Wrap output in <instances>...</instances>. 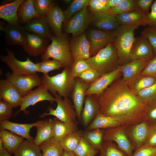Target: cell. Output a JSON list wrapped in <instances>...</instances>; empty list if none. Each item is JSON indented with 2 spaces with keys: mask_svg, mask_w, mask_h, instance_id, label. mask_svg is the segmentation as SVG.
<instances>
[{
  "mask_svg": "<svg viewBox=\"0 0 156 156\" xmlns=\"http://www.w3.org/2000/svg\"><path fill=\"white\" fill-rule=\"evenodd\" d=\"M86 61L92 68L96 70L101 75L112 71L119 66L117 51L114 42L108 44Z\"/></svg>",
  "mask_w": 156,
  "mask_h": 156,
  "instance_id": "2",
  "label": "cell"
},
{
  "mask_svg": "<svg viewBox=\"0 0 156 156\" xmlns=\"http://www.w3.org/2000/svg\"><path fill=\"white\" fill-rule=\"evenodd\" d=\"M47 86L43 84L36 89L29 92L26 95L23 97L20 109L13 115L15 117L21 111H23L25 114H28L29 112L26 109L31 105H34L36 103L43 101H47L52 104L55 101V99L48 92Z\"/></svg>",
  "mask_w": 156,
  "mask_h": 156,
  "instance_id": "9",
  "label": "cell"
},
{
  "mask_svg": "<svg viewBox=\"0 0 156 156\" xmlns=\"http://www.w3.org/2000/svg\"><path fill=\"white\" fill-rule=\"evenodd\" d=\"M141 34L147 39L156 55V29L149 26L146 27L142 31Z\"/></svg>",
  "mask_w": 156,
  "mask_h": 156,
  "instance_id": "49",
  "label": "cell"
},
{
  "mask_svg": "<svg viewBox=\"0 0 156 156\" xmlns=\"http://www.w3.org/2000/svg\"><path fill=\"white\" fill-rule=\"evenodd\" d=\"M73 152L76 156H96L99 151L94 148L82 137Z\"/></svg>",
  "mask_w": 156,
  "mask_h": 156,
  "instance_id": "41",
  "label": "cell"
},
{
  "mask_svg": "<svg viewBox=\"0 0 156 156\" xmlns=\"http://www.w3.org/2000/svg\"><path fill=\"white\" fill-rule=\"evenodd\" d=\"M101 76V75L96 70L91 68L85 71L77 77L90 85L98 79Z\"/></svg>",
  "mask_w": 156,
  "mask_h": 156,
  "instance_id": "47",
  "label": "cell"
},
{
  "mask_svg": "<svg viewBox=\"0 0 156 156\" xmlns=\"http://www.w3.org/2000/svg\"><path fill=\"white\" fill-rule=\"evenodd\" d=\"M52 119L43 120L40 124L35 126L37 132L34 142L39 146L46 140L53 138Z\"/></svg>",
  "mask_w": 156,
  "mask_h": 156,
  "instance_id": "32",
  "label": "cell"
},
{
  "mask_svg": "<svg viewBox=\"0 0 156 156\" xmlns=\"http://www.w3.org/2000/svg\"><path fill=\"white\" fill-rule=\"evenodd\" d=\"M51 44L48 45L45 53L41 55L42 61L52 58L62 63L64 68H70L73 62L66 34L60 36H52Z\"/></svg>",
  "mask_w": 156,
  "mask_h": 156,
  "instance_id": "3",
  "label": "cell"
},
{
  "mask_svg": "<svg viewBox=\"0 0 156 156\" xmlns=\"http://www.w3.org/2000/svg\"><path fill=\"white\" fill-rule=\"evenodd\" d=\"M144 145L149 147L156 146V123L149 125L147 138Z\"/></svg>",
  "mask_w": 156,
  "mask_h": 156,
  "instance_id": "53",
  "label": "cell"
},
{
  "mask_svg": "<svg viewBox=\"0 0 156 156\" xmlns=\"http://www.w3.org/2000/svg\"><path fill=\"white\" fill-rule=\"evenodd\" d=\"M103 141L114 142L118 148L128 156H132L135 148L128 139L125 131V127L121 125L104 129Z\"/></svg>",
  "mask_w": 156,
  "mask_h": 156,
  "instance_id": "11",
  "label": "cell"
},
{
  "mask_svg": "<svg viewBox=\"0 0 156 156\" xmlns=\"http://www.w3.org/2000/svg\"><path fill=\"white\" fill-rule=\"evenodd\" d=\"M63 156H76L73 152H68L64 151Z\"/></svg>",
  "mask_w": 156,
  "mask_h": 156,
  "instance_id": "59",
  "label": "cell"
},
{
  "mask_svg": "<svg viewBox=\"0 0 156 156\" xmlns=\"http://www.w3.org/2000/svg\"><path fill=\"white\" fill-rule=\"evenodd\" d=\"M42 83L46 85L51 93L57 92L64 98L70 97L75 83L71 75L70 68H65L60 73L53 76L43 75Z\"/></svg>",
  "mask_w": 156,
  "mask_h": 156,
  "instance_id": "5",
  "label": "cell"
},
{
  "mask_svg": "<svg viewBox=\"0 0 156 156\" xmlns=\"http://www.w3.org/2000/svg\"><path fill=\"white\" fill-rule=\"evenodd\" d=\"M148 25L156 29V0L154 1L151 6V10L148 15Z\"/></svg>",
  "mask_w": 156,
  "mask_h": 156,
  "instance_id": "55",
  "label": "cell"
},
{
  "mask_svg": "<svg viewBox=\"0 0 156 156\" xmlns=\"http://www.w3.org/2000/svg\"><path fill=\"white\" fill-rule=\"evenodd\" d=\"M23 97L16 88L6 79L0 80V99L16 109L20 106Z\"/></svg>",
  "mask_w": 156,
  "mask_h": 156,
  "instance_id": "17",
  "label": "cell"
},
{
  "mask_svg": "<svg viewBox=\"0 0 156 156\" xmlns=\"http://www.w3.org/2000/svg\"><path fill=\"white\" fill-rule=\"evenodd\" d=\"M146 120L150 124L156 123V102L146 105Z\"/></svg>",
  "mask_w": 156,
  "mask_h": 156,
  "instance_id": "51",
  "label": "cell"
},
{
  "mask_svg": "<svg viewBox=\"0 0 156 156\" xmlns=\"http://www.w3.org/2000/svg\"><path fill=\"white\" fill-rule=\"evenodd\" d=\"M84 107L81 114V122L86 128L93 120L99 112L98 96L92 94L86 96Z\"/></svg>",
  "mask_w": 156,
  "mask_h": 156,
  "instance_id": "19",
  "label": "cell"
},
{
  "mask_svg": "<svg viewBox=\"0 0 156 156\" xmlns=\"http://www.w3.org/2000/svg\"><path fill=\"white\" fill-rule=\"evenodd\" d=\"M50 27L56 36H60L62 33V25L64 22V12L57 5L52 6L45 16Z\"/></svg>",
  "mask_w": 156,
  "mask_h": 156,
  "instance_id": "27",
  "label": "cell"
},
{
  "mask_svg": "<svg viewBox=\"0 0 156 156\" xmlns=\"http://www.w3.org/2000/svg\"><path fill=\"white\" fill-rule=\"evenodd\" d=\"M154 1L153 0H135L138 7L148 15L149 13L150 7Z\"/></svg>",
  "mask_w": 156,
  "mask_h": 156,
  "instance_id": "56",
  "label": "cell"
},
{
  "mask_svg": "<svg viewBox=\"0 0 156 156\" xmlns=\"http://www.w3.org/2000/svg\"><path fill=\"white\" fill-rule=\"evenodd\" d=\"M69 46L73 61L78 58L86 60L90 57V46L85 34L73 37Z\"/></svg>",
  "mask_w": 156,
  "mask_h": 156,
  "instance_id": "22",
  "label": "cell"
},
{
  "mask_svg": "<svg viewBox=\"0 0 156 156\" xmlns=\"http://www.w3.org/2000/svg\"><path fill=\"white\" fill-rule=\"evenodd\" d=\"M107 0H90L89 6L92 12H106L105 5Z\"/></svg>",
  "mask_w": 156,
  "mask_h": 156,
  "instance_id": "52",
  "label": "cell"
},
{
  "mask_svg": "<svg viewBox=\"0 0 156 156\" xmlns=\"http://www.w3.org/2000/svg\"><path fill=\"white\" fill-rule=\"evenodd\" d=\"M24 27L27 31L36 34L48 39H50L52 36L45 16L32 19Z\"/></svg>",
  "mask_w": 156,
  "mask_h": 156,
  "instance_id": "26",
  "label": "cell"
},
{
  "mask_svg": "<svg viewBox=\"0 0 156 156\" xmlns=\"http://www.w3.org/2000/svg\"><path fill=\"white\" fill-rule=\"evenodd\" d=\"M92 13L87 7L81 10L65 23L66 32L72 34L73 37L78 36L83 34L90 23Z\"/></svg>",
  "mask_w": 156,
  "mask_h": 156,
  "instance_id": "10",
  "label": "cell"
},
{
  "mask_svg": "<svg viewBox=\"0 0 156 156\" xmlns=\"http://www.w3.org/2000/svg\"><path fill=\"white\" fill-rule=\"evenodd\" d=\"M104 130L99 129L83 131L82 136L94 148L99 150L103 141Z\"/></svg>",
  "mask_w": 156,
  "mask_h": 156,
  "instance_id": "38",
  "label": "cell"
},
{
  "mask_svg": "<svg viewBox=\"0 0 156 156\" xmlns=\"http://www.w3.org/2000/svg\"><path fill=\"white\" fill-rule=\"evenodd\" d=\"M0 138L3 148L11 155L24 141L23 138L5 129H0Z\"/></svg>",
  "mask_w": 156,
  "mask_h": 156,
  "instance_id": "31",
  "label": "cell"
},
{
  "mask_svg": "<svg viewBox=\"0 0 156 156\" xmlns=\"http://www.w3.org/2000/svg\"><path fill=\"white\" fill-rule=\"evenodd\" d=\"M54 4L51 0H34L35 9L40 16H45Z\"/></svg>",
  "mask_w": 156,
  "mask_h": 156,
  "instance_id": "46",
  "label": "cell"
},
{
  "mask_svg": "<svg viewBox=\"0 0 156 156\" xmlns=\"http://www.w3.org/2000/svg\"><path fill=\"white\" fill-rule=\"evenodd\" d=\"M37 65L39 72H41L44 75L48 74L49 72L64 67L63 64L61 62L55 60L49 59L43 61L41 62L36 63Z\"/></svg>",
  "mask_w": 156,
  "mask_h": 156,
  "instance_id": "43",
  "label": "cell"
},
{
  "mask_svg": "<svg viewBox=\"0 0 156 156\" xmlns=\"http://www.w3.org/2000/svg\"><path fill=\"white\" fill-rule=\"evenodd\" d=\"M91 68L86 59L81 58H77L73 61L70 68L71 76L75 79L85 71Z\"/></svg>",
  "mask_w": 156,
  "mask_h": 156,
  "instance_id": "45",
  "label": "cell"
},
{
  "mask_svg": "<svg viewBox=\"0 0 156 156\" xmlns=\"http://www.w3.org/2000/svg\"><path fill=\"white\" fill-rule=\"evenodd\" d=\"M90 85L82 79L77 77L70 98L75 107L78 121L81 122V114L86 97V92Z\"/></svg>",
  "mask_w": 156,
  "mask_h": 156,
  "instance_id": "20",
  "label": "cell"
},
{
  "mask_svg": "<svg viewBox=\"0 0 156 156\" xmlns=\"http://www.w3.org/2000/svg\"><path fill=\"white\" fill-rule=\"evenodd\" d=\"M99 151L98 156H128L118 148L116 143L110 141H103Z\"/></svg>",
  "mask_w": 156,
  "mask_h": 156,
  "instance_id": "39",
  "label": "cell"
},
{
  "mask_svg": "<svg viewBox=\"0 0 156 156\" xmlns=\"http://www.w3.org/2000/svg\"><path fill=\"white\" fill-rule=\"evenodd\" d=\"M13 107L7 103L0 100V121L8 120L13 116Z\"/></svg>",
  "mask_w": 156,
  "mask_h": 156,
  "instance_id": "48",
  "label": "cell"
},
{
  "mask_svg": "<svg viewBox=\"0 0 156 156\" xmlns=\"http://www.w3.org/2000/svg\"><path fill=\"white\" fill-rule=\"evenodd\" d=\"M5 50L8 54L6 56L1 55L0 60L11 70L12 75L16 76L31 75L38 72L36 64L33 62L29 57H26L25 61H21L16 58L12 51L8 49Z\"/></svg>",
  "mask_w": 156,
  "mask_h": 156,
  "instance_id": "7",
  "label": "cell"
},
{
  "mask_svg": "<svg viewBox=\"0 0 156 156\" xmlns=\"http://www.w3.org/2000/svg\"><path fill=\"white\" fill-rule=\"evenodd\" d=\"M83 131L78 129L73 131L59 142L64 151L73 152L79 144L82 137Z\"/></svg>",
  "mask_w": 156,
  "mask_h": 156,
  "instance_id": "36",
  "label": "cell"
},
{
  "mask_svg": "<svg viewBox=\"0 0 156 156\" xmlns=\"http://www.w3.org/2000/svg\"><path fill=\"white\" fill-rule=\"evenodd\" d=\"M122 76L119 66L112 71L101 75L98 79L90 86L86 92V96L92 94L99 96L114 81Z\"/></svg>",
  "mask_w": 156,
  "mask_h": 156,
  "instance_id": "16",
  "label": "cell"
},
{
  "mask_svg": "<svg viewBox=\"0 0 156 156\" xmlns=\"http://www.w3.org/2000/svg\"><path fill=\"white\" fill-rule=\"evenodd\" d=\"M6 79L11 83L18 89L22 97L26 95L36 86H39L42 80L37 73L15 76L8 71L5 73Z\"/></svg>",
  "mask_w": 156,
  "mask_h": 156,
  "instance_id": "12",
  "label": "cell"
},
{
  "mask_svg": "<svg viewBox=\"0 0 156 156\" xmlns=\"http://www.w3.org/2000/svg\"><path fill=\"white\" fill-rule=\"evenodd\" d=\"M138 7L135 0H123L116 6L110 9L106 12L115 16Z\"/></svg>",
  "mask_w": 156,
  "mask_h": 156,
  "instance_id": "42",
  "label": "cell"
},
{
  "mask_svg": "<svg viewBox=\"0 0 156 156\" xmlns=\"http://www.w3.org/2000/svg\"><path fill=\"white\" fill-rule=\"evenodd\" d=\"M51 94L55 98L57 104V107L54 109L52 107H48L47 109L49 112H45L41 114L40 118H43L46 116L51 115L63 122H78L76 112L73 102L69 98L65 97L63 99L57 92Z\"/></svg>",
  "mask_w": 156,
  "mask_h": 156,
  "instance_id": "6",
  "label": "cell"
},
{
  "mask_svg": "<svg viewBox=\"0 0 156 156\" xmlns=\"http://www.w3.org/2000/svg\"><path fill=\"white\" fill-rule=\"evenodd\" d=\"M86 36L89 44L90 57H91L96 55L108 44L114 42L116 33L115 30L104 31L93 29L88 31Z\"/></svg>",
  "mask_w": 156,
  "mask_h": 156,
  "instance_id": "8",
  "label": "cell"
},
{
  "mask_svg": "<svg viewBox=\"0 0 156 156\" xmlns=\"http://www.w3.org/2000/svg\"><path fill=\"white\" fill-rule=\"evenodd\" d=\"M25 0H15L0 6V17L12 25L19 24L18 16V8Z\"/></svg>",
  "mask_w": 156,
  "mask_h": 156,
  "instance_id": "28",
  "label": "cell"
},
{
  "mask_svg": "<svg viewBox=\"0 0 156 156\" xmlns=\"http://www.w3.org/2000/svg\"><path fill=\"white\" fill-rule=\"evenodd\" d=\"M5 43L7 45H18L23 46L26 42V32L24 27L20 24L12 25L7 23L4 31Z\"/></svg>",
  "mask_w": 156,
  "mask_h": 156,
  "instance_id": "23",
  "label": "cell"
},
{
  "mask_svg": "<svg viewBox=\"0 0 156 156\" xmlns=\"http://www.w3.org/2000/svg\"><path fill=\"white\" fill-rule=\"evenodd\" d=\"M139 26L120 25L115 30L116 36L114 44L119 58V66H122L131 61L130 52L135 40L134 31Z\"/></svg>",
  "mask_w": 156,
  "mask_h": 156,
  "instance_id": "4",
  "label": "cell"
},
{
  "mask_svg": "<svg viewBox=\"0 0 156 156\" xmlns=\"http://www.w3.org/2000/svg\"><path fill=\"white\" fill-rule=\"evenodd\" d=\"M148 15L138 7L115 16L120 25L123 26L148 25Z\"/></svg>",
  "mask_w": 156,
  "mask_h": 156,
  "instance_id": "18",
  "label": "cell"
},
{
  "mask_svg": "<svg viewBox=\"0 0 156 156\" xmlns=\"http://www.w3.org/2000/svg\"><path fill=\"white\" fill-rule=\"evenodd\" d=\"M4 149L2 142L1 139L0 138V151L3 150Z\"/></svg>",
  "mask_w": 156,
  "mask_h": 156,
  "instance_id": "60",
  "label": "cell"
},
{
  "mask_svg": "<svg viewBox=\"0 0 156 156\" xmlns=\"http://www.w3.org/2000/svg\"><path fill=\"white\" fill-rule=\"evenodd\" d=\"M150 124L145 120L140 122L125 127L126 136L136 149L144 145L146 141Z\"/></svg>",
  "mask_w": 156,
  "mask_h": 156,
  "instance_id": "13",
  "label": "cell"
},
{
  "mask_svg": "<svg viewBox=\"0 0 156 156\" xmlns=\"http://www.w3.org/2000/svg\"><path fill=\"white\" fill-rule=\"evenodd\" d=\"M53 138L60 142L70 133L78 130V122L69 123L61 121L56 117L53 119Z\"/></svg>",
  "mask_w": 156,
  "mask_h": 156,
  "instance_id": "29",
  "label": "cell"
},
{
  "mask_svg": "<svg viewBox=\"0 0 156 156\" xmlns=\"http://www.w3.org/2000/svg\"><path fill=\"white\" fill-rule=\"evenodd\" d=\"M132 156H156V146L143 145L136 148Z\"/></svg>",
  "mask_w": 156,
  "mask_h": 156,
  "instance_id": "50",
  "label": "cell"
},
{
  "mask_svg": "<svg viewBox=\"0 0 156 156\" xmlns=\"http://www.w3.org/2000/svg\"><path fill=\"white\" fill-rule=\"evenodd\" d=\"M14 156H42L39 146L34 142L27 140L23 142L15 150Z\"/></svg>",
  "mask_w": 156,
  "mask_h": 156,
  "instance_id": "35",
  "label": "cell"
},
{
  "mask_svg": "<svg viewBox=\"0 0 156 156\" xmlns=\"http://www.w3.org/2000/svg\"></svg>",
  "mask_w": 156,
  "mask_h": 156,
  "instance_id": "62",
  "label": "cell"
},
{
  "mask_svg": "<svg viewBox=\"0 0 156 156\" xmlns=\"http://www.w3.org/2000/svg\"><path fill=\"white\" fill-rule=\"evenodd\" d=\"M136 95L146 105L156 102V81L153 85L140 92Z\"/></svg>",
  "mask_w": 156,
  "mask_h": 156,
  "instance_id": "44",
  "label": "cell"
},
{
  "mask_svg": "<svg viewBox=\"0 0 156 156\" xmlns=\"http://www.w3.org/2000/svg\"><path fill=\"white\" fill-rule=\"evenodd\" d=\"M0 156H12L11 155L6 149H4L0 151Z\"/></svg>",
  "mask_w": 156,
  "mask_h": 156,
  "instance_id": "58",
  "label": "cell"
},
{
  "mask_svg": "<svg viewBox=\"0 0 156 156\" xmlns=\"http://www.w3.org/2000/svg\"><path fill=\"white\" fill-rule=\"evenodd\" d=\"M156 81L155 77L140 74L127 85L131 90L137 95L140 92L153 85Z\"/></svg>",
  "mask_w": 156,
  "mask_h": 156,
  "instance_id": "34",
  "label": "cell"
},
{
  "mask_svg": "<svg viewBox=\"0 0 156 156\" xmlns=\"http://www.w3.org/2000/svg\"><path fill=\"white\" fill-rule=\"evenodd\" d=\"M123 0H107L105 5L106 12L120 3Z\"/></svg>",
  "mask_w": 156,
  "mask_h": 156,
  "instance_id": "57",
  "label": "cell"
},
{
  "mask_svg": "<svg viewBox=\"0 0 156 156\" xmlns=\"http://www.w3.org/2000/svg\"><path fill=\"white\" fill-rule=\"evenodd\" d=\"M141 74L151 76L156 78V55L148 62Z\"/></svg>",
  "mask_w": 156,
  "mask_h": 156,
  "instance_id": "54",
  "label": "cell"
},
{
  "mask_svg": "<svg viewBox=\"0 0 156 156\" xmlns=\"http://www.w3.org/2000/svg\"><path fill=\"white\" fill-rule=\"evenodd\" d=\"M39 146L42 156H63L64 150L59 142L53 138L43 142Z\"/></svg>",
  "mask_w": 156,
  "mask_h": 156,
  "instance_id": "37",
  "label": "cell"
},
{
  "mask_svg": "<svg viewBox=\"0 0 156 156\" xmlns=\"http://www.w3.org/2000/svg\"><path fill=\"white\" fill-rule=\"evenodd\" d=\"M43 120H40L32 123L20 124L8 120L0 121V129H5L20 136L27 140L34 142L35 138L29 134L30 129L42 123Z\"/></svg>",
  "mask_w": 156,
  "mask_h": 156,
  "instance_id": "21",
  "label": "cell"
},
{
  "mask_svg": "<svg viewBox=\"0 0 156 156\" xmlns=\"http://www.w3.org/2000/svg\"><path fill=\"white\" fill-rule=\"evenodd\" d=\"M155 55L153 49L147 39L141 34L135 38L130 52L131 61L145 59L149 61Z\"/></svg>",
  "mask_w": 156,
  "mask_h": 156,
  "instance_id": "14",
  "label": "cell"
},
{
  "mask_svg": "<svg viewBox=\"0 0 156 156\" xmlns=\"http://www.w3.org/2000/svg\"><path fill=\"white\" fill-rule=\"evenodd\" d=\"M121 125L116 119L105 116L99 112L92 122L85 128V131L114 127Z\"/></svg>",
  "mask_w": 156,
  "mask_h": 156,
  "instance_id": "30",
  "label": "cell"
},
{
  "mask_svg": "<svg viewBox=\"0 0 156 156\" xmlns=\"http://www.w3.org/2000/svg\"><path fill=\"white\" fill-rule=\"evenodd\" d=\"M72 1L71 0H64V2L66 4H70Z\"/></svg>",
  "mask_w": 156,
  "mask_h": 156,
  "instance_id": "61",
  "label": "cell"
},
{
  "mask_svg": "<svg viewBox=\"0 0 156 156\" xmlns=\"http://www.w3.org/2000/svg\"><path fill=\"white\" fill-rule=\"evenodd\" d=\"M149 61L145 59L135 60L124 65L119 66L125 83L128 84L140 75Z\"/></svg>",
  "mask_w": 156,
  "mask_h": 156,
  "instance_id": "24",
  "label": "cell"
},
{
  "mask_svg": "<svg viewBox=\"0 0 156 156\" xmlns=\"http://www.w3.org/2000/svg\"><path fill=\"white\" fill-rule=\"evenodd\" d=\"M17 13L19 22L25 24L34 18L41 16L35 11L34 0H25L20 5Z\"/></svg>",
  "mask_w": 156,
  "mask_h": 156,
  "instance_id": "33",
  "label": "cell"
},
{
  "mask_svg": "<svg viewBox=\"0 0 156 156\" xmlns=\"http://www.w3.org/2000/svg\"><path fill=\"white\" fill-rule=\"evenodd\" d=\"M92 13L91 23L94 27L99 30H114L120 25L115 16L106 12H92Z\"/></svg>",
  "mask_w": 156,
  "mask_h": 156,
  "instance_id": "25",
  "label": "cell"
},
{
  "mask_svg": "<svg viewBox=\"0 0 156 156\" xmlns=\"http://www.w3.org/2000/svg\"><path fill=\"white\" fill-rule=\"evenodd\" d=\"M26 42L23 46L29 55L37 57L45 52L49 43L48 39L36 34L27 31Z\"/></svg>",
  "mask_w": 156,
  "mask_h": 156,
  "instance_id": "15",
  "label": "cell"
},
{
  "mask_svg": "<svg viewBox=\"0 0 156 156\" xmlns=\"http://www.w3.org/2000/svg\"><path fill=\"white\" fill-rule=\"evenodd\" d=\"M90 0H74L72 1L64 12V23L66 22L77 12L89 6Z\"/></svg>",
  "mask_w": 156,
  "mask_h": 156,
  "instance_id": "40",
  "label": "cell"
},
{
  "mask_svg": "<svg viewBox=\"0 0 156 156\" xmlns=\"http://www.w3.org/2000/svg\"><path fill=\"white\" fill-rule=\"evenodd\" d=\"M99 112L118 120L127 127L146 119V105L130 90L122 77L112 83L98 96Z\"/></svg>",
  "mask_w": 156,
  "mask_h": 156,
  "instance_id": "1",
  "label": "cell"
}]
</instances>
